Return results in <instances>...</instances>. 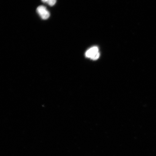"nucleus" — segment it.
<instances>
[{
  "label": "nucleus",
  "mask_w": 156,
  "mask_h": 156,
  "mask_svg": "<svg viewBox=\"0 0 156 156\" xmlns=\"http://www.w3.org/2000/svg\"><path fill=\"white\" fill-rule=\"evenodd\" d=\"M37 12L42 19H47L50 16V12L44 6H39L37 9Z\"/></svg>",
  "instance_id": "obj_2"
},
{
  "label": "nucleus",
  "mask_w": 156,
  "mask_h": 156,
  "mask_svg": "<svg viewBox=\"0 0 156 156\" xmlns=\"http://www.w3.org/2000/svg\"><path fill=\"white\" fill-rule=\"evenodd\" d=\"M85 56L87 58H90L93 60L98 59L100 56L98 48L97 47H93L89 49L86 52Z\"/></svg>",
  "instance_id": "obj_1"
},
{
  "label": "nucleus",
  "mask_w": 156,
  "mask_h": 156,
  "mask_svg": "<svg viewBox=\"0 0 156 156\" xmlns=\"http://www.w3.org/2000/svg\"><path fill=\"white\" fill-rule=\"evenodd\" d=\"M43 2L48 4V2L50 0H41Z\"/></svg>",
  "instance_id": "obj_3"
}]
</instances>
